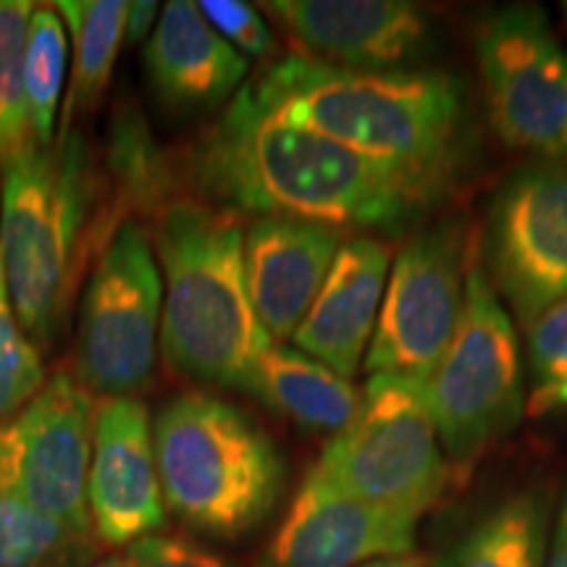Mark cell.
<instances>
[{"instance_id":"cell-1","label":"cell","mask_w":567,"mask_h":567,"mask_svg":"<svg viewBox=\"0 0 567 567\" xmlns=\"http://www.w3.org/2000/svg\"><path fill=\"white\" fill-rule=\"evenodd\" d=\"M176 174L200 200L237 216L300 218L339 231L402 234L446 193L284 124L250 82L197 134Z\"/></svg>"},{"instance_id":"cell-2","label":"cell","mask_w":567,"mask_h":567,"mask_svg":"<svg viewBox=\"0 0 567 567\" xmlns=\"http://www.w3.org/2000/svg\"><path fill=\"white\" fill-rule=\"evenodd\" d=\"M250 84L284 124L446 189L465 155V84L442 71H352L284 55Z\"/></svg>"},{"instance_id":"cell-3","label":"cell","mask_w":567,"mask_h":567,"mask_svg":"<svg viewBox=\"0 0 567 567\" xmlns=\"http://www.w3.org/2000/svg\"><path fill=\"white\" fill-rule=\"evenodd\" d=\"M122 224L82 132L32 142L0 179V252L21 329L48 347L66 326L82 274Z\"/></svg>"},{"instance_id":"cell-4","label":"cell","mask_w":567,"mask_h":567,"mask_svg":"<svg viewBox=\"0 0 567 567\" xmlns=\"http://www.w3.org/2000/svg\"><path fill=\"white\" fill-rule=\"evenodd\" d=\"M145 226L166 284L161 318L166 363L184 379L250 392L271 337L247 292L239 216L179 187Z\"/></svg>"},{"instance_id":"cell-5","label":"cell","mask_w":567,"mask_h":567,"mask_svg":"<svg viewBox=\"0 0 567 567\" xmlns=\"http://www.w3.org/2000/svg\"><path fill=\"white\" fill-rule=\"evenodd\" d=\"M163 499L187 528L239 538L279 502L284 460L243 410L210 394H182L153 421Z\"/></svg>"},{"instance_id":"cell-6","label":"cell","mask_w":567,"mask_h":567,"mask_svg":"<svg viewBox=\"0 0 567 567\" xmlns=\"http://www.w3.org/2000/svg\"><path fill=\"white\" fill-rule=\"evenodd\" d=\"M313 471L339 492L421 517L444 494L442 457L425 381L379 373L368 379L358 413L331 436Z\"/></svg>"},{"instance_id":"cell-7","label":"cell","mask_w":567,"mask_h":567,"mask_svg":"<svg viewBox=\"0 0 567 567\" xmlns=\"http://www.w3.org/2000/svg\"><path fill=\"white\" fill-rule=\"evenodd\" d=\"M425 394L436 434L457 471L476 463L526 413L515 326L476 252L467 264L457 334L425 381Z\"/></svg>"},{"instance_id":"cell-8","label":"cell","mask_w":567,"mask_h":567,"mask_svg":"<svg viewBox=\"0 0 567 567\" xmlns=\"http://www.w3.org/2000/svg\"><path fill=\"white\" fill-rule=\"evenodd\" d=\"M163 318V279L151 229L124 218L92 260L74 342V375L95 396L151 384Z\"/></svg>"},{"instance_id":"cell-9","label":"cell","mask_w":567,"mask_h":567,"mask_svg":"<svg viewBox=\"0 0 567 567\" xmlns=\"http://www.w3.org/2000/svg\"><path fill=\"white\" fill-rule=\"evenodd\" d=\"M473 245L460 218L408 239L396 255L368 347L365 371L429 381L457 334Z\"/></svg>"},{"instance_id":"cell-10","label":"cell","mask_w":567,"mask_h":567,"mask_svg":"<svg viewBox=\"0 0 567 567\" xmlns=\"http://www.w3.org/2000/svg\"><path fill=\"white\" fill-rule=\"evenodd\" d=\"M488 118L536 161H567V51L536 6H507L476 34Z\"/></svg>"},{"instance_id":"cell-11","label":"cell","mask_w":567,"mask_h":567,"mask_svg":"<svg viewBox=\"0 0 567 567\" xmlns=\"http://www.w3.org/2000/svg\"><path fill=\"white\" fill-rule=\"evenodd\" d=\"M486 268L523 326L567 295V161H530L496 189Z\"/></svg>"},{"instance_id":"cell-12","label":"cell","mask_w":567,"mask_h":567,"mask_svg":"<svg viewBox=\"0 0 567 567\" xmlns=\"http://www.w3.org/2000/svg\"><path fill=\"white\" fill-rule=\"evenodd\" d=\"M92 423L95 396L69 371L55 373L30 405L9 417L17 496L87 536H95L87 509Z\"/></svg>"},{"instance_id":"cell-13","label":"cell","mask_w":567,"mask_h":567,"mask_svg":"<svg viewBox=\"0 0 567 567\" xmlns=\"http://www.w3.org/2000/svg\"><path fill=\"white\" fill-rule=\"evenodd\" d=\"M87 509L105 547H132L166 523L151 413L137 396L95 402Z\"/></svg>"},{"instance_id":"cell-14","label":"cell","mask_w":567,"mask_h":567,"mask_svg":"<svg viewBox=\"0 0 567 567\" xmlns=\"http://www.w3.org/2000/svg\"><path fill=\"white\" fill-rule=\"evenodd\" d=\"M417 517L339 492L310 467L264 551L260 567H354L405 557Z\"/></svg>"},{"instance_id":"cell-15","label":"cell","mask_w":567,"mask_h":567,"mask_svg":"<svg viewBox=\"0 0 567 567\" xmlns=\"http://www.w3.org/2000/svg\"><path fill=\"white\" fill-rule=\"evenodd\" d=\"M300 55L352 71H402L429 55L434 30L405 0H271L264 3Z\"/></svg>"},{"instance_id":"cell-16","label":"cell","mask_w":567,"mask_h":567,"mask_svg":"<svg viewBox=\"0 0 567 567\" xmlns=\"http://www.w3.org/2000/svg\"><path fill=\"white\" fill-rule=\"evenodd\" d=\"M344 234L300 218H255L245 231V279L271 339H292L321 292Z\"/></svg>"},{"instance_id":"cell-17","label":"cell","mask_w":567,"mask_h":567,"mask_svg":"<svg viewBox=\"0 0 567 567\" xmlns=\"http://www.w3.org/2000/svg\"><path fill=\"white\" fill-rule=\"evenodd\" d=\"M389 274V247L371 237L339 247L321 292L295 331L297 350L350 381L371 347Z\"/></svg>"},{"instance_id":"cell-18","label":"cell","mask_w":567,"mask_h":567,"mask_svg":"<svg viewBox=\"0 0 567 567\" xmlns=\"http://www.w3.org/2000/svg\"><path fill=\"white\" fill-rule=\"evenodd\" d=\"M145 71L168 109L200 113L243 90L250 61L213 30L197 3L172 0L145 45Z\"/></svg>"},{"instance_id":"cell-19","label":"cell","mask_w":567,"mask_h":567,"mask_svg":"<svg viewBox=\"0 0 567 567\" xmlns=\"http://www.w3.org/2000/svg\"><path fill=\"white\" fill-rule=\"evenodd\" d=\"M250 394L308 434L337 436L360 405V392L350 381L310 354L279 344L260 354Z\"/></svg>"},{"instance_id":"cell-20","label":"cell","mask_w":567,"mask_h":567,"mask_svg":"<svg viewBox=\"0 0 567 567\" xmlns=\"http://www.w3.org/2000/svg\"><path fill=\"white\" fill-rule=\"evenodd\" d=\"M66 21V32L74 45L71 87L61 109V130L69 134L76 116L90 111L109 87L113 63L124 42L126 3L122 0H59L53 3Z\"/></svg>"},{"instance_id":"cell-21","label":"cell","mask_w":567,"mask_h":567,"mask_svg":"<svg viewBox=\"0 0 567 567\" xmlns=\"http://www.w3.org/2000/svg\"><path fill=\"white\" fill-rule=\"evenodd\" d=\"M547 523L542 492L509 496L465 536L452 567H544Z\"/></svg>"},{"instance_id":"cell-22","label":"cell","mask_w":567,"mask_h":567,"mask_svg":"<svg viewBox=\"0 0 567 567\" xmlns=\"http://www.w3.org/2000/svg\"><path fill=\"white\" fill-rule=\"evenodd\" d=\"M95 555V536L0 494V567H90Z\"/></svg>"},{"instance_id":"cell-23","label":"cell","mask_w":567,"mask_h":567,"mask_svg":"<svg viewBox=\"0 0 567 567\" xmlns=\"http://www.w3.org/2000/svg\"><path fill=\"white\" fill-rule=\"evenodd\" d=\"M69 61V32L53 6H34L27 30L24 90L30 109L32 142L51 147L55 140V116Z\"/></svg>"},{"instance_id":"cell-24","label":"cell","mask_w":567,"mask_h":567,"mask_svg":"<svg viewBox=\"0 0 567 567\" xmlns=\"http://www.w3.org/2000/svg\"><path fill=\"white\" fill-rule=\"evenodd\" d=\"M34 3L0 0V179L13 158L32 145L24 90L27 30Z\"/></svg>"},{"instance_id":"cell-25","label":"cell","mask_w":567,"mask_h":567,"mask_svg":"<svg viewBox=\"0 0 567 567\" xmlns=\"http://www.w3.org/2000/svg\"><path fill=\"white\" fill-rule=\"evenodd\" d=\"M42 386H45V368L38 347L13 313L3 252H0V421L30 405Z\"/></svg>"},{"instance_id":"cell-26","label":"cell","mask_w":567,"mask_h":567,"mask_svg":"<svg viewBox=\"0 0 567 567\" xmlns=\"http://www.w3.org/2000/svg\"><path fill=\"white\" fill-rule=\"evenodd\" d=\"M197 9L205 21L229 42L237 53L252 59H271L276 55V38L266 24L264 13L243 0H200Z\"/></svg>"},{"instance_id":"cell-27","label":"cell","mask_w":567,"mask_h":567,"mask_svg":"<svg viewBox=\"0 0 567 567\" xmlns=\"http://www.w3.org/2000/svg\"><path fill=\"white\" fill-rule=\"evenodd\" d=\"M528 360L536 389L567 386V295L528 326Z\"/></svg>"},{"instance_id":"cell-28","label":"cell","mask_w":567,"mask_h":567,"mask_svg":"<svg viewBox=\"0 0 567 567\" xmlns=\"http://www.w3.org/2000/svg\"><path fill=\"white\" fill-rule=\"evenodd\" d=\"M134 567H245L237 559L184 536H145L126 549Z\"/></svg>"},{"instance_id":"cell-29","label":"cell","mask_w":567,"mask_h":567,"mask_svg":"<svg viewBox=\"0 0 567 567\" xmlns=\"http://www.w3.org/2000/svg\"><path fill=\"white\" fill-rule=\"evenodd\" d=\"M161 6L153 0H134L126 3V19H124V40L130 45H140L142 40H151V34L158 24Z\"/></svg>"},{"instance_id":"cell-30","label":"cell","mask_w":567,"mask_h":567,"mask_svg":"<svg viewBox=\"0 0 567 567\" xmlns=\"http://www.w3.org/2000/svg\"><path fill=\"white\" fill-rule=\"evenodd\" d=\"M555 408H567V386H555V389H534L528 400V413L542 415L547 410Z\"/></svg>"},{"instance_id":"cell-31","label":"cell","mask_w":567,"mask_h":567,"mask_svg":"<svg viewBox=\"0 0 567 567\" xmlns=\"http://www.w3.org/2000/svg\"><path fill=\"white\" fill-rule=\"evenodd\" d=\"M544 567H567V494H565L563 509H559V517H557V528H555V538H551L549 559Z\"/></svg>"},{"instance_id":"cell-32","label":"cell","mask_w":567,"mask_h":567,"mask_svg":"<svg viewBox=\"0 0 567 567\" xmlns=\"http://www.w3.org/2000/svg\"><path fill=\"white\" fill-rule=\"evenodd\" d=\"M360 567H425V563L415 557H384V559H373V563H365Z\"/></svg>"},{"instance_id":"cell-33","label":"cell","mask_w":567,"mask_h":567,"mask_svg":"<svg viewBox=\"0 0 567 567\" xmlns=\"http://www.w3.org/2000/svg\"><path fill=\"white\" fill-rule=\"evenodd\" d=\"M92 567H134V565H132L130 555H113L109 559H101V563L92 565Z\"/></svg>"},{"instance_id":"cell-34","label":"cell","mask_w":567,"mask_h":567,"mask_svg":"<svg viewBox=\"0 0 567 567\" xmlns=\"http://www.w3.org/2000/svg\"><path fill=\"white\" fill-rule=\"evenodd\" d=\"M563 11H565V19H567V3H563Z\"/></svg>"}]
</instances>
